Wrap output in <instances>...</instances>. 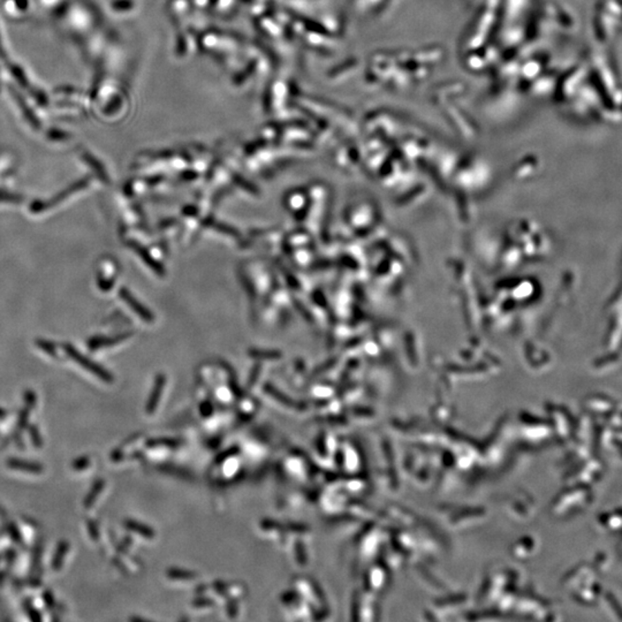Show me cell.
<instances>
[{"label":"cell","mask_w":622,"mask_h":622,"mask_svg":"<svg viewBox=\"0 0 622 622\" xmlns=\"http://www.w3.org/2000/svg\"><path fill=\"white\" fill-rule=\"evenodd\" d=\"M65 348H66L68 356L73 358L74 361H77L82 368L86 369V370L91 372L93 375L96 376V377L101 379V380H104V382H113V377H112L111 373H110L108 370H105L103 367L98 365L96 362L91 361L90 358H86L84 355L81 354L80 351L75 349V348L72 347L70 344H67Z\"/></svg>","instance_id":"1"},{"label":"cell","mask_w":622,"mask_h":622,"mask_svg":"<svg viewBox=\"0 0 622 622\" xmlns=\"http://www.w3.org/2000/svg\"><path fill=\"white\" fill-rule=\"evenodd\" d=\"M119 294L122 296V299L124 300V302H125L127 306L130 307V309H132L137 316L141 317V318H142L144 322H146V323H153V313H151L146 307L143 306L142 303L139 302V300L136 299L135 296L133 295L132 293L129 292L128 289H122Z\"/></svg>","instance_id":"2"},{"label":"cell","mask_w":622,"mask_h":622,"mask_svg":"<svg viewBox=\"0 0 622 622\" xmlns=\"http://www.w3.org/2000/svg\"><path fill=\"white\" fill-rule=\"evenodd\" d=\"M8 467L13 470H20L25 473L41 474L43 473L42 465L39 463H32V461H26V460L10 459L8 460Z\"/></svg>","instance_id":"3"},{"label":"cell","mask_w":622,"mask_h":622,"mask_svg":"<svg viewBox=\"0 0 622 622\" xmlns=\"http://www.w3.org/2000/svg\"><path fill=\"white\" fill-rule=\"evenodd\" d=\"M166 378L164 375H158L155 380V386H153V393L150 396L149 402L146 405V413L153 414L156 407L159 403L160 396L163 392L164 386H165Z\"/></svg>","instance_id":"4"},{"label":"cell","mask_w":622,"mask_h":622,"mask_svg":"<svg viewBox=\"0 0 622 622\" xmlns=\"http://www.w3.org/2000/svg\"><path fill=\"white\" fill-rule=\"evenodd\" d=\"M130 247L137 253V255H139V257L142 258L143 262H144L146 265H149V268L151 269L155 273H157L158 275H165V270H164L163 266H162L158 262L155 261L144 248L141 247L139 244H135V242H132V244H130Z\"/></svg>","instance_id":"5"},{"label":"cell","mask_w":622,"mask_h":622,"mask_svg":"<svg viewBox=\"0 0 622 622\" xmlns=\"http://www.w3.org/2000/svg\"><path fill=\"white\" fill-rule=\"evenodd\" d=\"M68 551H70V543L67 542V541L59 542V544L57 546L55 556H53L52 563H51L53 570L58 572V570H61L64 560H65V556H66Z\"/></svg>","instance_id":"6"},{"label":"cell","mask_w":622,"mask_h":622,"mask_svg":"<svg viewBox=\"0 0 622 622\" xmlns=\"http://www.w3.org/2000/svg\"><path fill=\"white\" fill-rule=\"evenodd\" d=\"M105 482L103 480H99L95 483L94 487L91 489L90 492L88 494L87 498L84 499V507L90 508L93 505H94L95 500L97 499L98 496L101 494V490L104 489Z\"/></svg>","instance_id":"7"},{"label":"cell","mask_w":622,"mask_h":622,"mask_svg":"<svg viewBox=\"0 0 622 622\" xmlns=\"http://www.w3.org/2000/svg\"><path fill=\"white\" fill-rule=\"evenodd\" d=\"M265 391H266V393H269V394H270V396H271L272 398H275V399L278 400L279 402L284 403V405H286V406H289V407H295L296 406V403L294 402V401H293V400L291 399V398H289V396H285V394H284V393L280 392V391H279V389H275V387H273V386L270 385V384H268V385L265 386Z\"/></svg>","instance_id":"8"},{"label":"cell","mask_w":622,"mask_h":622,"mask_svg":"<svg viewBox=\"0 0 622 622\" xmlns=\"http://www.w3.org/2000/svg\"><path fill=\"white\" fill-rule=\"evenodd\" d=\"M126 527L127 528L130 529L132 532H137L139 535L144 536V537H148V538H153V536H155V532H153V529L148 528L146 525H141V523H137V522L132 521V520H129V521H126Z\"/></svg>","instance_id":"9"},{"label":"cell","mask_w":622,"mask_h":622,"mask_svg":"<svg viewBox=\"0 0 622 622\" xmlns=\"http://www.w3.org/2000/svg\"><path fill=\"white\" fill-rule=\"evenodd\" d=\"M251 358L258 360H278L282 358V353L278 351H262V349H251L249 351Z\"/></svg>","instance_id":"10"},{"label":"cell","mask_w":622,"mask_h":622,"mask_svg":"<svg viewBox=\"0 0 622 622\" xmlns=\"http://www.w3.org/2000/svg\"><path fill=\"white\" fill-rule=\"evenodd\" d=\"M168 576L175 580H193L195 574L191 572H186V570H168Z\"/></svg>","instance_id":"11"},{"label":"cell","mask_w":622,"mask_h":622,"mask_svg":"<svg viewBox=\"0 0 622 622\" xmlns=\"http://www.w3.org/2000/svg\"><path fill=\"white\" fill-rule=\"evenodd\" d=\"M126 336H120L119 338H113V339H108V340H103V339H95V340L91 341L90 342V348L93 349H96V348L101 347V346H108V344H117L119 341L124 340L125 339Z\"/></svg>","instance_id":"12"},{"label":"cell","mask_w":622,"mask_h":622,"mask_svg":"<svg viewBox=\"0 0 622 622\" xmlns=\"http://www.w3.org/2000/svg\"><path fill=\"white\" fill-rule=\"evenodd\" d=\"M29 434H30L32 444H34L36 449H41L43 446V440L41 434H39V428L36 425H30L29 427Z\"/></svg>","instance_id":"13"},{"label":"cell","mask_w":622,"mask_h":622,"mask_svg":"<svg viewBox=\"0 0 622 622\" xmlns=\"http://www.w3.org/2000/svg\"><path fill=\"white\" fill-rule=\"evenodd\" d=\"M89 465H90V459L87 456H81L79 459L74 460L72 468L77 472H81V470L87 469Z\"/></svg>","instance_id":"14"},{"label":"cell","mask_w":622,"mask_h":622,"mask_svg":"<svg viewBox=\"0 0 622 622\" xmlns=\"http://www.w3.org/2000/svg\"><path fill=\"white\" fill-rule=\"evenodd\" d=\"M29 413H30V408H29V407L26 406L25 409L21 410L20 416H19V430H23V429L27 427V425H28Z\"/></svg>","instance_id":"15"},{"label":"cell","mask_w":622,"mask_h":622,"mask_svg":"<svg viewBox=\"0 0 622 622\" xmlns=\"http://www.w3.org/2000/svg\"><path fill=\"white\" fill-rule=\"evenodd\" d=\"M26 610H27V614L29 615V618L32 621H41L42 620V615L39 613V610H36V608H32L30 604H25Z\"/></svg>","instance_id":"16"},{"label":"cell","mask_w":622,"mask_h":622,"mask_svg":"<svg viewBox=\"0 0 622 622\" xmlns=\"http://www.w3.org/2000/svg\"><path fill=\"white\" fill-rule=\"evenodd\" d=\"M43 601L46 603V606L48 608H55L56 606V601H55V597H53L52 592L50 590H46L43 592Z\"/></svg>","instance_id":"17"},{"label":"cell","mask_w":622,"mask_h":622,"mask_svg":"<svg viewBox=\"0 0 622 622\" xmlns=\"http://www.w3.org/2000/svg\"><path fill=\"white\" fill-rule=\"evenodd\" d=\"M26 406L29 407L30 409L36 406V396L32 391H26L25 393Z\"/></svg>","instance_id":"18"},{"label":"cell","mask_w":622,"mask_h":622,"mask_svg":"<svg viewBox=\"0 0 622 622\" xmlns=\"http://www.w3.org/2000/svg\"><path fill=\"white\" fill-rule=\"evenodd\" d=\"M88 529H89V534H90L91 538L94 539V541H98V532L97 527L95 525L94 522L89 520L88 521Z\"/></svg>","instance_id":"19"},{"label":"cell","mask_w":622,"mask_h":622,"mask_svg":"<svg viewBox=\"0 0 622 622\" xmlns=\"http://www.w3.org/2000/svg\"><path fill=\"white\" fill-rule=\"evenodd\" d=\"M0 201L3 202H18V198L13 196V195L8 194V193H5V191H0Z\"/></svg>","instance_id":"20"},{"label":"cell","mask_w":622,"mask_h":622,"mask_svg":"<svg viewBox=\"0 0 622 622\" xmlns=\"http://www.w3.org/2000/svg\"><path fill=\"white\" fill-rule=\"evenodd\" d=\"M215 229H217L218 231H223V232H227V233L231 234V235H234V234H237V231L233 230V229H231V227H227L226 225H222V224H216V225H213Z\"/></svg>","instance_id":"21"},{"label":"cell","mask_w":622,"mask_h":622,"mask_svg":"<svg viewBox=\"0 0 622 622\" xmlns=\"http://www.w3.org/2000/svg\"><path fill=\"white\" fill-rule=\"evenodd\" d=\"M10 529H11V530H10V532H11L12 537H13V539H14L15 542L21 543V535H20L19 530H17V528H15L14 525H11V528Z\"/></svg>","instance_id":"22"},{"label":"cell","mask_w":622,"mask_h":622,"mask_svg":"<svg viewBox=\"0 0 622 622\" xmlns=\"http://www.w3.org/2000/svg\"><path fill=\"white\" fill-rule=\"evenodd\" d=\"M6 416H8V413H6L4 409L0 408V420H3V418H6Z\"/></svg>","instance_id":"23"}]
</instances>
